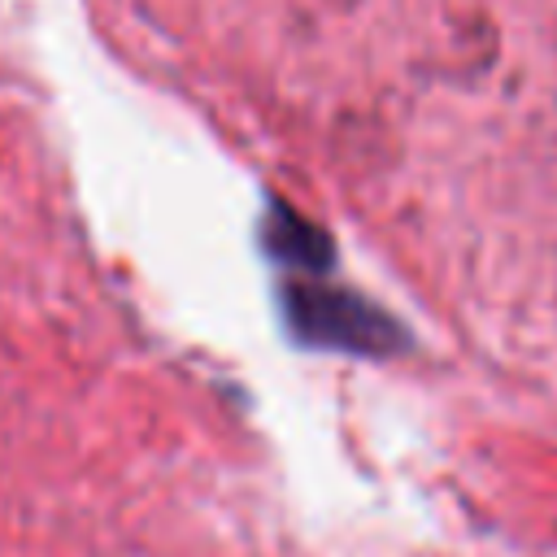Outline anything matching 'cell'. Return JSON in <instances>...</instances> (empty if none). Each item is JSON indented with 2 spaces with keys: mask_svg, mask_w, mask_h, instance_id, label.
I'll list each match as a JSON object with an SVG mask.
<instances>
[{
  "mask_svg": "<svg viewBox=\"0 0 557 557\" xmlns=\"http://www.w3.org/2000/svg\"><path fill=\"white\" fill-rule=\"evenodd\" d=\"M261 239H265V252L274 261H283L287 270H300V274H322L335 252H331V239L326 231H318L313 222H305L292 205H270L265 209V226H261Z\"/></svg>",
  "mask_w": 557,
  "mask_h": 557,
  "instance_id": "cell-2",
  "label": "cell"
},
{
  "mask_svg": "<svg viewBox=\"0 0 557 557\" xmlns=\"http://www.w3.org/2000/svg\"><path fill=\"white\" fill-rule=\"evenodd\" d=\"M283 313L300 344L357 352V357H392L409 344L405 326L392 322L379 305L361 300L357 292L326 287V283H287Z\"/></svg>",
  "mask_w": 557,
  "mask_h": 557,
  "instance_id": "cell-1",
  "label": "cell"
}]
</instances>
